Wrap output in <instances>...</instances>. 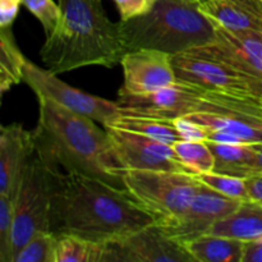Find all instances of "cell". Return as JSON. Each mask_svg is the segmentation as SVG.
Here are the masks:
<instances>
[{"mask_svg": "<svg viewBox=\"0 0 262 262\" xmlns=\"http://www.w3.org/2000/svg\"><path fill=\"white\" fill-rule=\"evenodd\" d=\"M159 223L127 189L94 177L54 173L49 230L110 245Z\"/></svg>", "mask_w": 262, "mask_h": 262, "instance_id": "cell-1", "label": "cell"}, {"mask_svg": "<svg viewBox=\"0 0 262 262\" xmlns=\"http://www.w3.org/2000/svg\"><path fill=\"white\" fill-rule=\"evenodd\" d=\"M37 99L38 120L32 138L40 160L54 173L83 174L125 189L127 169L107 130L46 97Z\"/></svg>", "mask_w": 262, "mask_h": 262, "instance_id": "cell-2", "label": "cell"}, {"mask_svg": "<svg viewBox=\"0 0 262 262\" xmlns=\"http://www.w3.org/2000/svg\"><path fill=\"white\" fill-rule=\"evenodd\" d=\"M60 18L46 36L40 58L55 74L89 66L120 64L127 53L120 23L109 19L100 0H58Z\"/></svg>", "mask_w": 262, "mask_h": 262, "instance_id": "cell-3", "label": "cell"}, {"mask_svg": "<svg viewBox=\"0 0 262 262\" xmlns=\"http://www.w3.org/2000/svg\"><path fill=\"white\" fill-rule=\"evenodd\" d=\"M119 23L125 51L154 49L171 56L210 42L216 28L197 0H158L146 14Z\"/></svg>", "mask_w": 262, "mask_h": 262, "instance_id": "cell-4", "label": "cell"}, {"mask_svg": "<svg viewBox=\"0 0 262 262\" xmlns=\"http://www.w3.org/2000/svg\"><path fill=\"white\" fill-rule=\"evenodd\" d=\"M123 181L125 189L165 227L181 219L201 184L194 174L170 170H127Z\"/></svg>", "mask_w": 262, "mask_h": 262, "instance_id": "cell-5", "label": "cell"}, {"mask_svg": "<svg viewBox=\"0 0 262 262\" xmlns=\"http://www.w3.org/2000/svg\"><path fill=\"white\" fill-rule=\"evenodd\" d=\"M54 171L33 152L14 204L12 258L35 234L49 230ZM13 262V261H12Z\"/></svg>", "mask_w": 262, "mask_h": 262, "instance_id": "cell-6", "label": "cell"}, {"mask_svg": "<svg viewBox=\"0 0 262 262\" xmlns=\"http://www.w3.org/2000/svg\"><path fill=\"white\" fill-rule=\"evenodd\" d=\"M186 118L234 136L242 143H262V101L206 91L196 112Z\"/></svg>", "mask_w": 262, "mask_h": 262, "instance_id": "cell-7", "label": "cell"}, {"mask_svg": "<svg viewBox=\"0 0 262 262\" xmlns=\"http://www.w3.org/2000/svg\"><path fill=\"white\" fill-rule=\"evenodd\" d=\"M171 61L177 81L201 87L206 91L251 97L262 101V79L258 77L216 59L193 53L174 55Z\"/></svg>", "mask_w": 262, "mask_h": 262, "instance_id": "cell-8", "label": "cell"}, {"mask_svg": "<svg viewBox=\"0 0 262 262\" xmlns=\"http://www.w3.org/2000/svg\"><path fill=\"white\" fill-rule=\"evenodd\" d=\"M37 97H46L69 112L83 115L102 125L122 115L117 101L90 95L69 86L58 78V74L43 69L27 59L23 68V81Z\"/></svg>", "mask_w": 262, "mask_h": 262, "instance_id": "cell-9", "label": "cell"}, {"mask_svg": "<svg viewBox=\"0 0 262 262\" xmlns=\"http://www.w3.org/2000/svg\"><path fill=\"white\" fill-rule=\"evenodd\" d=\"M206 90L177 81L147 94H129L120 89L117 102L122 114L142 115L173 122L196 112Z\"/></svg>", "mask_w": 262, "mask_h": 262, "instance_id": "cell-10", "label": "cell"}, {"mask_svg": "<svg viewBox=\"0 0 262 262\" xmlns=\"http://www.w3.org/2000/svg\"><path fill=\"white\" fill-rule=\"evenodd\" d=\"M193 262L184 245L154 223L119 242L106 245L104 262Z\"/></svg>", "mask_w": 262, "mask_h": 262, "instance_id": "cell-11", "label": "cell"}, {"mask_svg": "<svg viewBox=\"0 0 262 262\" xmlns=\"http://www.w3.org/2000/svg\"><path fill=\"white\" fill-rule=\"evenodd\" d=\"M113 146L127 170H170L187 171L177 159L171 145L146 137L140 133L104 127Z\"/></svg>", "mask_w": 262, "mask_h": 262, "instance_id": "cell-12", "label": "cell"}, {"mask_svg": "<svg viewBox=\"0 0 262 262\" xmlns=\"http://www.w3.org/2000/svg\"><path fill=\"white\" fill-rule=\"evenodd\" d=\"M187 53L209 56L262 79V32L215 28L210 42Z\"/></svg>", "mask_w": 262, "mask_h": 262, "instance_id": "cell-13", "label": "cell"}, {"mask_svg": "<svg viewBox=\"0 0 262 262\" xmlns=\"http://www.w3.org/2000/svg\"><path fill=\"white\" fill-rule=\"evenodd\" d=\"M241 202L201 183L181 219L171 225H163V228L170 237L186 243L206 234L215 223L234 211Z\"/></svg>", "mask_w": 262, "mask_h": 262, "instance_id": "cell-14", "label": "cell"}, {"mask_svg": "<svg viewBox=\"0 0 262 262\" xmlns=\"http://www.w3.org/2000/svg\"><path fill=\"white\" fill-rule=\"evenodd\" d=\"M124 74L122 90L129 94H147L177 82L171 55L154 49H137L120 60Z\"/></svg>", "mask_w": 262, "mask_h": 262, "instance_id": "cell-15", "label": "cell"}, {"mask_svg": "<svg viewBox=\"0 0 262 262\" xmlns=\"http://www.w3.org/2000/svg\"><path fill=\"white\" fill-rule=\"evenodd\" d=\"M35 152L32 132L19 123L0 129V194L15 200L31 156Z\"/></svg>", "mask_w": 262, "mask_h": 262, "instance_id": "cell-16", "label": "cell"}, {"mask_svg": "<svg viewBox=\"0 0 262 262\" xmlns=\"http://www.w3.org/2000/svg\"><path fill=\"white\" fill-rule=\"evenodd\" d=\"M199 4L217 27L262 32V0H204Z\"/></svg>", "mask_w": 262, "mask_h": 262, "instance_id": "cell-17", "label": "cell"}, {"mask_svg": "<svg viewBox=\"0 0 262 262\" xmlns=\"http://www.w3.org/2000/svg\"><path fill=\"white\" fill-rule=\"evenodd\" d=\"M207 233L233 238L243 243L262 238V205L253 200H245L239 206L215 223Z\"/></svg>", "mask_w": 262, "mask_h": 262, "instance_id": "cell-18", "label": "cell"}, {"mask_svg": "<svg viewBox=\"0 0 262 262\" xmlns=\"http://www.w3.org/2000/svg\"><path fill=\"white\" fill-rule=\"evenodd\" d=\"M197 262H242L245 243L233 238L206 233L183 243Z\"/></svg>", "mask_w": 262, "mask_h": 262, "instance_id": "cell-19", "label": "cell"}, {"mask_svg": "<svg viewBox=\"0 0 262 262\" xmlns=\"http://www.w3.org/2000/svg\"><path fill=\"white\" fill-rule=\"evenodd\" d=\"M215 156L214 170L216 173L228 176L248 178L253 176V168L256 163L255 143H217L206 141Z\"/></svg>", "mask_w": 262, "mask_h": 262, "instance_id": "cell-20", "label": "cell"}, {"mask_svg": "<svg viewBox=\"0 0 262 262\" xmlns=\"http://www.w3.org/2000/svg\"><path fill=\"white\" fill-rule=\"evenodd\" d=\"M102 127H114L130 130V132L140 133L146 137L158 140L160 142L168 143V145H173L177 141L182 140L173 122L151 117H142V115L122 114L117 119L102 125Z\"/></svg>", "mask_w": 262, "mask_h": 262, "instance_id": "cell-21", "label": "cell"}, {"mask_svg": "<svg viewBox=\"0 0 262 262\" xmlns=\"http://www.w3.org/2000/svg\"><path fill=\"white\" fill-rule=\"evenodd\" d=\"M27 59L18 48L12 27L0 28V91L7 92L23 81V68Z\"/></svg>", "mask_w": 262, "mask_h": 262, "instance_id": "cell-22", "label": "cell"}, {"mask_svg": "<svg viewBox=\"0 0 262 262\" xmlns=\"http://www.w3.org/2000/svg\"><path fill=\"white\" fill-rule=\"evenodd\" d=\"M106 245L73 234L56 235L55 262H104Z\"/></svg>", "mask_w": 262, "mask_h": 262, "instance_id": "cell-23", "label": "cell"}, {"mask_svg": "<svg viewBox=\"0 0 262 262\" xmlns=\"http://www.w3.org/2000/svg\"><path fill=\"white\" fill-rule=\"evenodd\" d=\"M171 146L179 163L191 174L197 176L214 170L215 156L206 141L179 140Z\"/></svg>", "mask_w": 262, "mask_h": 262, "instance_id": "cell-24", "label": "cell"}, {"mask_svg": "<svg viewBox=\"0 0 262 262\" xmlns=\"http://www.w3.org/2000/svg\"><path fill=\"white\" fill-rule=\"evenodd\" d=\"M55 234L37 233L18 251L13 262H55Z\"/></svg>", "mask_w": 262, "mask_h": 262, "instance_id": "cell-25", "label": "cell"}, {"mask_svg": "<svg viewBox=\"0 0 262 262\" xmlns=\"http://www.w3.org/2000/svg\"><path fill=\"white\" fill-rule=\"evenodd\" d=\"M196 178L209 188L214 189V191L219 192L220 194H224L229 199L238 200V201L250 200L245 178L216 173V171L197 174Z\"/></svg>", "mask_w": 262, "mask_h": 262, "instance_id": "cell-26", "label": "cell"}, {"mask_svg": "<svg viewBox=\"0 0 262 262\" xmlns=\"http://www.w3.org/2000/svg\"><path fill=\"white\" fill-rule=\"evenodd\" d=\"M15 200L0 194V262H12Z\"/></svg>", "mask_w": 262, "mask_h": 262, "instance_id": "cell-27", "label": "cell"}, {"mask_svg": "<svg viewBox=\"0 0 262 262\" xmlns=\"http://www.w3.org/2000/svg\"><path fill=\"white\" fill-rule=\"evenodd\" d=\"M23 5L32 13L42 26L45 35L53 33L60 18V7L54 0H22Z\"/></svg>", "mask_w": 262, "mask_h": 262, "instance_id": "cell-28", "label": "cell"}, {"mask_svg": "<svg viewBox=\"0 0 262 262\" xmlns=\"http://www.w3.org/2000/svg\"><path fill=\"white\" fill-rule=\"evenodd\" d=\"M120 20H129L150 12L158 0H114Z\"/></svg>", "mask_w": 262, "mask_h": 262, "instance_id": "cell-29", "label": "cell"}, {"mask_svg": "<svg viewBox=\"0 0 262 262\" xmlns=\"http://www.w3.org/2000/svg\"><path fill=\"white\" fill-rule=\"evenodd\" d=\"M174 127L178 130L182 140L187 141H206L209 137V128L199 124L186 117L177 118L173 120Z\"/></svg>", "mask_w": 262, "mask_h": 262, "instance_id": "cell-30", "label": "cell"}, {"mask_svg": "<svg viewBox=\"0 0 262 262\" xmlns=\"http://www.w3.org/2000/svg\"><path fill=\"white\" fill-rule=\"evenodd\" d=\"M22 4V0H0V28L12 27Z\"/></svg>", "mask_w": 262, "mask_h": 262, "instance_id": "cell-31", "label": "cell"}, {"mask_svg": "<svg viewBox=\"0 0 262 262\" xmlns=\"http://www.w3.org/2000/svg\"><path fill=\"white\" fill-rule=\"evenodd\" d=\"M246 184L250 200L262 205V173L246 178Z\"/></svg>", "mask_w": 262, "mask_h": 262, "instance_id": "cell-32", "label": "cell"}, {"mask_svg": "<svg viewBox=\"0 0 262 262\" xmlns=\"http://www.w3.org/2000/svg\"><path fill=\"white\" fill-rule=\"evenodd\" d=\"M242 262H262V238L245 243Z\"/></svg>", "mask_w": 262, "mask_h": 262, "instance_id": "cell-33", "label": "cell"}, {"mask_svg": "<svg viewBox=\"0 0 262 262\" xmlns=\"http://www.w3.org/2000/svg\"><path fill=\"white\" fill-rule=\"evenodd\" d=\"M256 147V163H255V168H253V176L255 174H260L262 173V143H255Z\"/></svg>", "mask_w": 262, "mask_h": 262, "instance_id": "cell-34", "label": "cell"}, {"mask_svg": "<svg viewBox=\"0 0 262 262\" xmlns=\"http://www.w3.org/2000/svg\"><path fill=\"white\" fill-rule=\"evenodd\" d=\"M197 2H204V0H197Z\"/></svg>", "mask_w": 262, "mask_h": 262, "instance_id": "cell-35", "label": "cell"}]
</instances>
